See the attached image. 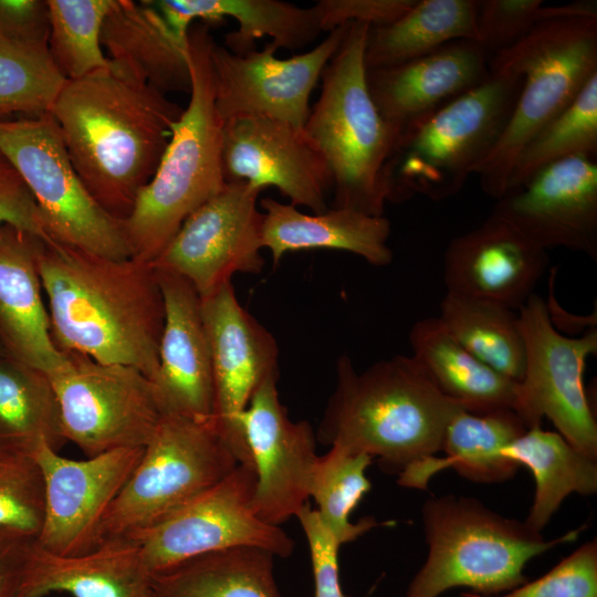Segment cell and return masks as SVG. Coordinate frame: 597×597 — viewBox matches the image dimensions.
I'll return each instance as SVG.
<instances>
[{
    "mask_svg": "<svg viewBox=\"0 0 597 597\" xmlns=\"http://www.w3.org/2000/svg\"><path fill=\"white\" fill-rule=\"evenodd\" d=\"M476 0H416L396 21L369 27L366 70L389 67L458 40L479 42Z\"/></svg>",
    "mask_w": 597,
    "mask_h": 597,
    "instance_id": "31",
    "label": "cell"
},
{
    "mask_svg": "<svg viewBox=\"0 0 597 597\" xmlns=\"http://www.w3.org/2000/svg\"><path fill=\"white\" fill-rule=\"evenodd\" d=\"M13 226L51 241L35 200L17 169L0 153V227Z\"/></svg>",
    "mask_w": 597,
    "mask_h": 597,
    "instance_id": "44",
    "label": "cell"
},
{
    "mask_svg": "<svg viewBox=\"0 0 597 597\" xmlns=\"http://www.w3.org/2000/svg\"><path fill=\"white\" fill-rule=\"evenodd\" d=\"M527 430L513 409L485 413L458 411L448 422L440 451L410 464L399 473L398 483L425 489L437 472L451 468L461 476L480 483H499L512 479L519 465L502 455V450Z\"/></svg>",
    "mask_w": 597,
    "mask_h": 597,
    "instance_id": "27",
    "label": "cell"
},
{
    "mask_svg": "<svg viewBox=\"0 0 597 597\" xmlns=\"http://www.w3.org/2000/svg\"><path fill=\"white\" fill-rule=\"evenodd\" d=\"M263 209L262 243L273 263L302 250L332 249L350 252L375 266L392 261L388 245L390 222L384 216H370L346 208H332L307 214L293 205L272 198L260 201Z\"/></svg>",
    "mask_w": 597,
    "mask_h": 597,
    "instance_id": "25",
    "label": "cell"
},
{
    "mask_svg": "<svg viewBox=\"0 0 597 597\" xmlns=\"http://www.w3.org/2000/svg\"><path fill=\"white\" fill-rule=\"evenodd\" d=\"M421 516L428 556L404 597H439L454 587L481 595L510 591L527 582L524 568L531 559L579 533L545 540L525 521L457 494L426 500Z\"/></svg>",
    "mask_w": 597,
    "mask_h": 597,
    "instance_id": "5",
    "label": "cell"
},
{
    "mask_svg": "<svg viewBox=\"0 0 597 597\" xmlns=\"http://www.w3.org/2000/svg\"><path fill=\"white\" fill-rule=\"evenodd\" d=\"M369 25L350 22L326 64L317 102L304 130L325 158L333 179V208L384 216L388 201L385 167L398 140L383 119L366 83L364 61Z\"/></svg>",
    "mask_w": 597,
    "mask_h": 597,
    "instance_id": "6",
    "label": "cell"
},
{
    "mask_svg": "<svg viewBox=\"0 0 597 597\" xmlns=\"http://www.w3.org/2000/svg\"><path fill=\"white\" fill-rule=\"evenodd\" d=\"M416 0H321L323 32L349 23L363 22L369 27L389 24L400 18Z\"/></svg>",
    "mask_w": 597,
    "mask_h": 597,
    "instance_id": "45",
    "label": "cell"
},
{
    "mask_svg": "<svg viewBox=\"0 0 597 597\" xmlns=\"http://www.w3.org/2000/svg\"><path fill=\"white\" fill-rule=\"evenodd\" d=\"M108 60L133 70L159 92L190 94L187 40L148 1L113 0L101 32Z\"/></svg>",
    "mask_w": 597,
    "mask_h": 597,
    "instance_id": "28",
    "label": "cell"
},
{
    "mask_svg": "<svg viewBox=\"0 0 597 597\" xmlns=\"http://www.w3.org/2000/svg\"><path fill=\"white\" fill-rule=\"evenodd\" d=\"M226 182L274 186L291 205L323 213L333 179L322 153L304 128L264 116H241L222 124Z\"/></svg>",
    "mask_w": 597,
    "mask_h": 597,
    "instance_id": "18",
    "label": "cell"
},
{
    "mask_svg": "<svg viewBox=\"0 0 597 597\" xmlns=\"http://www.w3.org/2000/svg\"><path fill=\"white\" fill-rule=\"evenodd\" d=\"M44 514V478L36 459L0 452V528L38 538Z\"/></svg>",
    "mask_w": 597,
    "mask_h": 597,
    "instance_id": "40",
    "label": "cell"
},
{
    "mask_svg": "<svg viewBox=\"0 0 597 597\" xmlns=\"http://www.w3.org/2000/svg\"><path fill=\"white\" fill-rule=\"evenodd\" d=\"M490 56L479 42L458 40L411 61L367 70L369 95L398 138L409 126L490 75Z\"/></svg>",
    "mask_w": 597,
    "mask_h": 597,
    "instance_id": "23",
    "label": "cell"
},
{
    "mask_svg": "<svg viewBox=\"0 0 597 597\" xmlns=\"http://www.w3.org/2000/svg\"><path fill=\"white\" fill-rule=\"evenodd\" d=\"M542 0H483L478 6L479 43L491 57L524 38L542 19Z\"/></svg>",
    "mask_w": 597,
    "mask_h": 597,
    "instance_id": "42",
    "label": "cell"
},
{
    "mask_svg": "<svg viewBox=\"0 0 597 597\" xmlns=\"http://www.w3.org/2000/svg\"><path fill=\"white\" fill-rule=\"evenodd\" d=\"M549 262L547 250L494 214L453 238L443 254L448 293L485 300L519 311Z\"/></svg>",
    "mask_w": 597,
    "mask_h": 597,
    "instance_id": "21",
    "label": "cell"
},
{
    "mask_svg": "<svg viewBox=\"0 0 597 597\" xmlns=\"http://www.w3.org/2000/svg\"><path fill=\"white\" fill-rule=\"evenodd\" d=\"M0 153L32 193L52 240L109 259L132 258L124 221L87 191L51 113L0 118Z\"/></svg>",
    "mask_w": 597,
    "mask_h": 597,
    "instance_id": "10",
    "label": "cell"
},
{
    "mask_svg": "<svg viewBox=\"0 0 597 597\" xmlns=\"http://www.w3.org/2000/svg\"><path fill=\"white\" fill-rule=\"evenodd\" d=\"M254 470L243 464L158 525L133 537L155 574L189 558L238 547L289 557L292 538L260 520L252 507Z\"/></svg>",
    "mask_w": 597,
    "mask_h": 597,
    "instance_id": "13",
    "label": "cell"
},
{
    "mask_svg": "<svg viewBox=\"0 0 597 597\" xmlns=\"http://www.w3.org/2000/svg\"><path fill=\"white\" fill-rule=\"evenodd\" d=\"M502 455L525 465L535 480V495L525 519L532 528L542 532L572 493L590 495L597 492V459L567 441L561 433L541 426L527 429L502 450Z\"/></svg>",
    "mask_w": 597,
    "mask_h": 597,
    "instance_id": "33",
    "label": "cell"
},
{
    "mask_svg": "<svg viewBox=\"0 0 597 597\" xmlns=\"http://www.w3.org/2000/svg\"><path fill=\"white\" fill-rule=\"evenodd\" d=\"M63 353L61 364L46 376L59 402L66 441L87 457L144 448L164 416L154 383L130 366Z\"/></svg>",
    "mask_w": 597,
    "mask_h": 597,
    "instance_id": "11",
    "label": "cell"
},
{
    "mask_svg": "<svg viewBox=\"0 0 597 597\" xmlns=\"http://www.w3.org/2000/svg\"><path fill=\"white\" fill-rule=\"evenodd\" d=\"M42 241L10 224L0 227V347L15 360L45 374L64 353L52 334L38 269Z\"/></svg>",
    "mask_w": 597,
    "mask_h": 597,
    "instance_id": "24",
    "label": "cell"
},
{
    "mask_svg": "<svg viewBox=\"0 0 597 597\" xmlns=\"http://www.w3.org/2000/svg\"><path fill=\"white\" fill-rule=\"evenodd\" d=\"M465 410L442 395L411 356L380 359L363 371L336 362V384L316 439L377 457L390 472L440 451L450 419Z\"/></svg>",
    "mask_w": 597,
    "mask_h": 597,
    "instance_id": "3",
    "label": "cell"
},
{
    "mask_svg": "<svg viewBox=\"0 0 597 597\" xmlns=\"http://www.w3.org/2000/svg\"><path fill=\"white\" fill-rule=\"evenodd\" d=\"M149 597H281L274 555L238 547L189 558L153 574Z\"/></svg>",
    "mask_w": 597,
    "mask_h": 597,
    "instance_id": "32",
    "label": "cell"
},
{
    "mask_svg": "<svg viewBox=\"0 0 597 597\" xmlns=\"http://www.w3.org/2000/svg\"><path fill=\"white\" fill-rule=\"evenodd\" d=\"M38 269L60 350L130 366L155 379L165 307L150 264L51 240L42 241Z\"/></svg>",
    "mask_w": 597,
    "mask_h": 597,
    "instance_id": "2",
    "label": "cell"
},
{
    "mask_svg": "<svg viewBox=\"0 0 597 597\" xmlns=\"http://www.w3.org/2000/svg\"><path fill=\"white\" fill-rule=\"evenodd\" d=\"M579 155H597V73L523 147L511 170L506 192L522 187L544 167Z\"/></svg>",
    "mask_w": 597,
    "mask_h": 597,
    "instance_id": "36",
    "label": "cell"
},
{
    "mask_svg": "<svg viewBox=\"0 0 597 597\" xmlns=\"http://www.w3.org/2000/svg\"><path fill=\"white\" fill-rule=\"evenodd\" d=\"M521 87L520 75L490 70L482 83L405 129L384 171L388 201L458 193L501 137Z\"/></svg>",
    "mask_w": 597,
    "mask_h": 597,
    "instance_id": "7",
    "label": "cell"
},
{
    "mask_svg": "<svg viewBox=\"0 0 597 597\" xmlns=\"http://www.w3.org/2000/svg\"><path fill=\"white\" fill-rule=\"evenodd\" d=\"M65 441L46 374L0 353V452L33 455L42 444L59 450Z\"/></svg>",
    "mask_w": 597,
    "mask_h": 597,
    "instance_id": "34",
    "label": "cell"
},
{
    "mask_svg": "<svg viewBox=\"0 0 597 597\" xmlns=\"http://www.w3.org/2000/svg\"><path fill=\"white\" fill-rule=\"evenodd\" d=\"M155 271L165 307L153 380L160 409L163 415L213 421L212 360L201 298L185 279Z\"/></svg>",
    "mask_w": 597,
    "mask_h": 597,
    "instance_id": "22",
    "label": "cell"
},
{
    "mask_svg": "<svg viewBox=\"0 0 597 597\" xmlns=\"http://www.w3.org/2000/svg\"><path fill=\"white\" fill-rule=\"evenodd\" d=\"M184 108L128 66L66 80L51 114L87 191L125 220L155 175Z\"/></svg>",
    "mask_w": 597,
    "mask_h": 597,
    "instance_id": "1",
    "label": "cell"
},
{
    "mask_svg": "<svg viewBox=\"0 0 597 597\" xmlns=\"http://www.w3.org/2000/svg\"><path fill=\"white\" fill-rule=\"evenodd\" d=\"M66 82L49 46L28 45L0 38V117L51 113Z\"/></svg>",
    "mask_w": 597,
    "mask_h": 597,
    "instance_id": "39",
    "label": "cell"
},
{
    "mask_svg": "<svg viewBox=\"0 0 597 597\" xmlns=\"http://www.w3.org/2000/svg\"><path fill=\"white\" fill-rule=\"evenodd\" d=\"M277 377L261 384L242 416L255 473L252 507L260 520L275 526L307 504L318 457L312 426L290 419L280 401Z\"/></svg>",
    "mask_w": 597,
    "mask_h": 597,
    "instance_id": "19",
    "label": "cell"
},
{
    "mask_svg": "<svg viewBox=\"0 0 597 597\" xmlns=\"http://www.w3.org/2000/svg\"><path fill=\"white\" fill-rule=\"evenodd\" d=\"M0 353H3L2 348L0 347Z\"/></svg>",
    "mask_w": 597,
    "mask_h": 597,
    "instance_id": "48",
    "label": "cell"
},
{
    "mask_svg": "<svg viewBox=\"0 0 597 597\" xmlns=\"http://www.w3.org/2000/svg\"><path fill=\"white\" fill-rule=\"evenodd\" d=\"M50 21L46 0H0V38L49 46Z\"/></svg>",
    "mask_w": 597,
    "mask_h": 597,
    "instance_id": "47",
    "label": "cell"
},
{
    "mask_svg": "<svg viewBox=\"0 0 597 597\" xmlns=\"http://www.w3.org/2000/svg\"><path fill=\"white\" fill-rule=\"evenodd\" d=\"M164 17L174 33L187 39L197 20L217 22L231 17L238 30L226 35V48L245 55L255 51V40L271 36L274 49L295 50L312 43L322 32L317 4L300 8L279 0H153L148 1Z\"/></svg>",
    "mask_w": 597,
    "mask_h": 597,
    "instance_id": "26",
    "label": "cell"
},
{
    "mask_svg": "<svg viewBox=\"0 0 597 597\" xmlns=\"http://www.w3.org/2000/svg\"><path fill=\"white\" fill-rule=\"evenodd\" d=\"M201 310L212 360L213 422L239 463L253 469L242 416L261 384L279 376V347L241 305L231 282L202 297Z\"/></svg>",
    "mask_w": 597,
    "mask_h": 597,
    "instance_id": "16",
    "label": "cell"
},
{
    "mask_svg": "<svg viewBox=\"0 0 597 597\" xmlns=\"http://www.w3.org/2000/svg\"><path fill=\"white\" fill-rule=\"evenodd\" d=\"M209 27L198 21L187 33L190 100L157 170L140 190L124 228L132 258L150 264L184 221L226 186L222 123L216 113Z\"/></svg>",
    "mask_w": 597,
    "mask_h": 597,
    "instance_id": "4",
    "label": "cell"
},
{
    "mask_svg": "<svg viewBox=\"0 0 597 597\" xmlns=\"http://www.w3.org/2000/svg\"><path fill=\"white\" fill-rule=\"evenodd\" d=\"M489 67L522 77L512 115L474 172L483 192L498 200L506 192L523 147L597 73V19L542 21L520 41L493 54Z\"/></svg>",
    "mask_w": 597,
    "mask_h": 597,
    "instance_id": "8",
    "label": "cell"
},
{
    "mask_svg": "<svg viewBox=\"0 0 597 597\" xmlns=\"http://www.w3.org/2000/svg\"><path fill=\"white\" fill-rule=\"evenodd\" d=\"M349 23L332 30L313 50L285 60L275 56L276 49L270 43L263 51L237 55L212 41L209 57L214 107L221 123L241 116H264L304 128L311 93Z\"/></svg>",
    "mask_w": 597,
    "mask_h": 597,
    "instance_id": "15",
    "label": "cell"
},
{
    "mask_svg": "<svg viewBox=\"0 0 597 597\" xmlns=\"http://www.w3.org/2000/svg\"><path fill=\"white\" fill-rule=\"evenodd\" d=\"M492 214L541 248L597 260V164L584 155L555 161L496 200Z\"/></svg>",
    "mask_w": 597,
    "mask_h": 597,
    "instance_id": "20",
    "label": "cell"
},
{
    "mask_svg": "<svg viewBox=\"0 0 597 597\" xmlns=\"http://www.w3.org/2000/svg\"><path fill=\"white\" fill-rule=\"evenodd\" d=\"M409 342L410 356L434 387L467 411L514 408L516 383L471 354L437 316L416 322Z\"/></svg>",
    "mask_w": 597,
    "mask_h": 597,
    "instance_id": "30",
    "label": "cell"
},
{
    "mask_svg": "<svg viewBox=\"0 0 597 597\" xmlns=\"http://www.w3.org/2000/svg\"><path fill=\"white\" fill-rule=\"evenodd\" d=\"M308 543L314 577V597H346L339 583L338 551L342 546L316 510L308 504L295 516Z\"/></svg>",
    "mask_w": 597,
    "mask_h": 597,
    "instance_id": "43",
    "label": "cell"
},
{
    "mask_svg": "<svg viewBox=\"0 0 597 597\" xmlns=\"http://www.w3.org/2000/svg\"><path fill=\"white\" fill-rule=\"evenodd\" d=\"M50 54L66 80H78L108 65L101 32L113 0H46Z\"/></svg>",
    "mask_w": 597,
    "mask_h": 597,
    "instance_id": "38",
    "label": "cell"
},
{
    "mask_svg": "<svg viewBox=\"0 0 597 597\" xmlns=\"http://www.w3.org/2000/svg\"><path fill=\"white\" fill-rule=\"evenodd\" d=\"M457 597H597V541L590 540L540 578L500 595L461 593Z\"/></svg>",
    "mask_w": 597,
    "mask_h": 597,
    "instance_id": "41",
    "label": "cell"
},
{
    "mask_svg": "<svg viewBox=\"0 0 597 597\" xmlns=\"http://www.w3.org/2000/svg\"><path fill=\"white\" fill-rule=\"evenodd\" d=\"M143 452L144 448H121L72 460L42 444L33 454L45 490L38 546L57 556H77L94 549L102 520Z\"/></svg>",
    "mask_w": 597,
    "mask_h": 597,
    "instance_id": "17",
    "label": "cell"
},
{
    "mask_svg": "<svg viewBox=\"0 0 597 597\" xmlns=\"http://www.w3.org/2000/svg\"><path fill=\"white\" fill-rule=\"evenodd\" d=\"M437 317L471 354L513 381L521 380L525 345L517 311L446 292Z\"/></svg>",
    "mask_w": 597,
    "mask_h": 597,
    "instance_id": "35",
    "label": "cell"
},
{
    "mask_svg": "<svg viewBox=\"0 0 597 597\" xmlns=\"http://www.w3.org/2000/svg\"><path fill=\"white\" fill-rule=\"evenodd\" d=\"M517 313L525 366L513 410L527 429L549 419L567 441L597 459V422L584 386L587 358L597 353L596 327L576 337L559 333L535 293Z\"/></svg>",
    "mask_w": 597,
    "mask_h": 597,
    "instance_id": "12",
    "label": "cell"
},
{
    "mask_svg": "<svg viewBox=\"0 0 597 597\" xmlns=\"http://www.w3.org/2000/svg\"><path fill=\"white\" fill-rule=\"evenodd\" d=\"M238 464L212 420L164 415L104 515L96 546L158 525L227 478Z\"/></svg>",
    "mask_w": 597,
    "mask_h": 597,
    "instance_id": "9",
    "label": "cell"
},
{
    "mask_svg": "<svg viewBox=\"0 0 597 597\" xmlns=\"http://www.w3.org/2000/svg\"><path fill=\"white\" fill-rule=\"evenodd\" d=\"M150 577L132 538L103 542L77 556H57L38 546L28 597L54 591L73 597H149Z\"/></svg>",
    "mask_w": 597,
    "mask_h": 597,
    "instance_id": "29",
    "label": "cell"
},
{
    "mask_svg": "<svg viewBox=\"0 0 597 597\" xmlns=\"http://www.w3.org/2000/svg\"><path fill=\"white\" fill-rule=\"evenodd\" d=\"M371 459L366 453L332 446L326 454L317 457L315 461L310 496L317 504L321 520L341 545L378 525L373 517L357 523L349 521V514L371 488L366 478Z\"/></svg>",
    "mask_w": 597,
    "mask_h": 597,
    "instance_id": "37",
    "label": "cell"
},
{
    "mask_svg": "<svg viewBox=\"0 0 597 597\" xmlns=\"http://www.w3.org/2000/svg\"><path fill=\"white\" fill-rule=\"evenodd\" d=\"M36 537L0 528V597H28Z\"/></svg>",
    "mask_w": 597,
    "mask_h": 597,
    "instance_id": "46",
    "label": "cell"
},
{
    "mask_svg": "<svg viewBox=\"0 0 597 597\" xmlns=\"http://www.w3.org/2000/svg\"><path fill=\"white\" fill-rule=\"evenodd\" d=\"M261 191L248 181L227 182L184 221L150 265L185 279L201 298L237 273H260L264 266L263 212L256 206Z\"/></svg>",
    "mask_w": 597,
    "mask_h": 597,
    "instance_id": "14",
    "label": "cell"
}]
</instances>
